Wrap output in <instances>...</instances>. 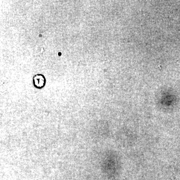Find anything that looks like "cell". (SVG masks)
I'll return each mask as SVG.
<instances>
[{"instance_id": "cell-1", "label": "cell", "mask_w": 180, "mask_h": 180, "mask_svg": "<svg viewBox=\"0 0 180 180\" xmlns=\"http://www.w3.org/2000/svg\"><path fill=\"white\" fill-rule=\"evenodd\" d=\"M33 82L35 87L38 89H41L45 86L46 79L43 75L37 74L33 77Z\"/></svg>"}]
</instances>
